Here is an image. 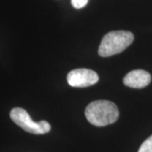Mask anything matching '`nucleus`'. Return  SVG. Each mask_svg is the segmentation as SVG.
I'll list each match as a JSON object with an SVG mask.
<instances>
[{
    "mask_svg": "<svg viewBox=\"0 0 152 152\" xmlns=\"http://www.w3.org/2000/svg\"><path fill=\"white\" fill-rule=\"evenodd\" d=\"M85 113L89 123L96 127L112 124L119 117V111L116 104L107 100H98L91 102L86 108Z\"/></svg>",
    "mask_w": 152,
    "mask_h": 152,
    "instance_id": "obj_1",
    "label": "nucleus"
},
{
    "mask_svg": "<svg viewBox=\"0 0 152 152\" xmlns=\"http://www.w3.org/2000/svg\"><path fill=\"white\" fill-rule=\"evenodd\" d=\"M133 33L126 31H115L106 34L99 46L98 53L102 57H111L118 54L134 41Z\"/></svg>",
    "mask_w": 152,
    "mask_h": 152,
    "instance_id": "obj_2",
    "label": "nucleus"
},
{
    "mask_svg": "<svg viewBox=\"0 0 152 152\" xmlns=\"http://www.w3.org/2000/svg\"><path fill=\"white\" fill-rule=\"evenodd\" d=\"M10 118L24 130L33 134H44L51 130V125L47 121H33L27 112L20 107L11 110Z\"/></svg>",
    "mask_w": 152,
    "mask_h": 152,
    "instance_id": "obj_3",
    "label": "nucleus"
},
{
    "mask_svg": "<svg viewBox=\"0 0 152 152\" xmlns=\"http://www.w3.org/2000/svg\"><path fill=\"white\" fill-rule=\"evenodd\" d=\"M99 76L91 69H77L70 71L67 75V81L72 87H88L96 84Z\"/></svg>",
    "mask_w": 152,
    "mask_h": 152,
    "instance_id": "obj_4",
    "label": "nucleus"
},
{
    "mask_svg": "<svg viewBox=\"0 0 152 152\" xmlns=\"http://www.w3.org/2000/svg\"><path fill=\"white\" fill-rule=\"evenodd\" d=\"M151 81V76L145 70L136 69L128 73L124 78V84L131 88H144Z\"/></svg>",
    "mask_w": 152,
    "mask_h": 152,
    "instance_id": "obj_5",
    "label": "nucleus"
},
{
    "mask_svg": "<svg viewBox=\"0 0 152 152\" xmlns=\"http://www.w3.org/2000/svg\"><path fill=\"white\" fill-rule=\"evenodd\" d=\"M138 152H152V135L143 142Z\"/></svg>",
    "mask_w": 152,
    "mask_h": 152,
    "instance_id": "obj_6",
    "label": "nucleus"
},
{
    "mask_svg": "<svg viewBox=\"0 0 152 152\" xmlns=\"http://www.w3.org/2000/svg\"><path fill=\"white\" fill-rule=\"evenodd\" d=\"M89 0H71V4L75 9H82L88 4Z\"/></svg>",
    "mask_w": 152,
    "mask_h": 152,
    "instance_id": "obj_7",
    "label": "nucleus"
}]
</instances>
